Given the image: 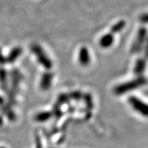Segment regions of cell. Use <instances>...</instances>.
<instances>
[{"mask_svg": "<svg viewBox=\"0 0 148 148\" xmlns=\"http://www.w3.org/2000/svg\"><path fill=\"white\" fill-rule=\"evenodd\" d=\"M147 79L143 76H139L132 80L119 84L114 88L113 92L116 95H121L131 90H135L136 88L144 86L147 84Z\"/></svg>", "mask_w": 148, "mask_h": 148, "instance_id": "6da1fadb", "label": "cell"}, {"mask_svg": "<svg viewBox=\"0 0 148 148\" xmlns=\"http://www.w3.org/2000/svg\"><path fill=\"white\" fill-rule=\"evenodd\" d=\"M31 51L36 56L38 62L47 70L51 69L52 68L53 64L51 59L47 56L43 49L39 45L33 44L31 46Z\"/></svg>", "mask_w": 148, "mask_h": 148, "instance_id": "7a4b0ae2", "label": "cell"}, {"mask_svg": "<svg viewBox=\"0 0 148 148\" xmlns=\"http://www.w3.org/2000/svg\"><path fill=\"white\" fill-rule=\"evenodd\" d=\"M147 36V30L145 27H141L138 29L134 41L131 47L130 52L132 53H138L142 51L146 41Z\"/></svg>", "mask_w": 148, "mask_h": 148, "instance_id": "3957f363", "label": "cell"}, {"mask_svg": "<svg viewBox=\"0 0 148 148\" xmlns=\"http://www.w3.org/2000/svg\"><path fill=\"white\" fill-rule=\"evenodd\" d=\"M128 102L136 112L145 117H148V103L135 96H130L128 98Z\"/></svg>", "mask_w": 148, "mask_h": 148, "instance_id": "277c9868", "label": "cell"}, {"mask_svg": "<svg viewBox=\"0 0 148 148\" xmlns=\"http://www.w3.org/2000/svg\"><path fill=\"white\" fill-rule=\"evenodd\" d=\"M53 77V74L51 72L47 71L42 74L40 83V88L43 90H47L49 89L51 87Z\"/></svg>", "mask_w": 148, "mask_h": 148, "instance_id": "5b68a950", "label": "cell"}, {"mask_svg": "<svg viewBox=\"0 0 148 148\" xmlns=\"http://www.w3.org/2000/svg\"><path fill=\"white\" fill-rule=\"evenodd\" d=\"M78 60L81 65L86 66L89 64L90 62V56L88 49L86 47H81L79 49Z\"/></svg>", "mask_w": 148, "mask_h": 148, "instance_id": "8992f818", "label": "cell"}, {"mask_svg": "<svg viewBox=\"0 0 148 148\" xmlns=\"http://www.w3.org/2000/svg\"><path fill=\"white\" fill-rule=\"evenodd\" d=\"M146 68V60L145 58H139L136 61L134 67V73L138 77L142 76Z\"/></svg>", "mask_w": 148, "mask_h": 148, "instance_id": "52a82bcc", "label": "cell"}, {"mask_svg": "<svg viewBox=\"0 0 148 148\" xmlns=\"http://www.w3.org/2000/svg\"><path fill=\"white\" fill-rule=\"evenodd\" d=\"M22 53V49L19 47H14L9 53L8 56L6 57L7 63H13L17 60V58L20 56Z\"/></svg>", "mask_w": 148, "mask_h": 148, "instance_id": "ba28073f", "label": "cell"}, {"mask_svg": "<svg viewBox=\"0 0 148 148\" xmlns=\"http://www.w3.org/2000/svg\"><path fill=\"white\" fill-rule=\"evenodd\" d=\"M114 42V36L112 33L103 35L99 40V45L102 48H108L112 46Z\"/></svg>", "mask_w": 148, "mask_h": 148, "instance_id": "9c48e42d", "label": "cell"}, {"mask_svg": "<svg viewBox=\"0 0 148 148\" xmlns=\"http://www.w3.org/2000/svg\"><path fill=\"white\" fill-rule=\"evenodd\" d=\"M7 73L4 69H0V84L3 90H6L8 87V79H7Z\"/></svg>", "mask_w": 148, "mask_h": 148, "instance_id": "30bf717a", "label": "cell"}, {"mask_svg": "<svg viewBox=\"0 0 148 148\" xmlns=\"http://www.w3.org/2000/svg\"><path fill=\"white\" fill-rule=\"evenodd\" d=\"M125 21H123V20H121V21H118L117 23L114 24L111 27V29H110V33H112V34H116V33L121 32V31L124 28L125 26Z\"/></svg>", "mask_w": 148, "mask_h": 148, "instance_id": "8fae6325", "label": "cell"}, {"mask_svg": "<svg viewBox=\"0 0 148 148\" xmlns=\"http://www.w3.org/2000/svg\"><path fill=\"white\" fill-rule=\"evenodd\" d=\"M51 114L48 112H41V113L37 114L36 116V119L37 121H45L50 117Z\"/></svg>", "mask_w": 148, "mask_h": 148, "instance_id": "7c38bea8", "label": "cell"}, {"mask_svg": "<svg viewBox=\"0 0 148 148\" xmlns=\"http://www.w3.org/2000/svg\"><path fill=\"white\" fill-rule=\"evenodd\" d=\"M140 21L143 23L148 24V13H145L141 14L139 18Z\"/></svg>", "mask_w": 148, "mask_h": 148, "instance_id": "4fadbf2b", "label": "cell"}, {"mask_svg": "<svg viewBox=\"0 0 148 148\" xmlns=\"http://www.w3.org/2000/svg\"><path fill=\"white\" fill-rule=\"evenodd\" d=\"M144 52H145V57L148 59V37L146 38V41L144 45Z\"/></svg>", "mask_w": 148, "mask_h": 148, "instance_id": "5bb4252c", "label": "cell"}, {"mask_svg": "<svg viewBox=\"0 0 148 148\" xmlns=\"http://www.w3.org/2000/svg\"><path fill=\"white\" fill-rule=\"evenodd\" d=\"M6 62V57H5L3 55L2 52H1V49H0V64H4Z\"/></svg>", "mask_w": 148, "mask_h": 148, "instance_id": "9a60e30c", "label": "cell"}, {"mask_svg": "<svg viewBox=\"0 0 148 148\" xmlns=\"http://www.w3.org/2000/svg\"><path fill=\"white\" fill-rule=\"evenodd\" d=\"M0 148H5V147H0Z\"/></svg>", "mask_w": 148, "mask_h": 148, "instance_id": "2e32d148", "label": "cell"}]
</instances>
